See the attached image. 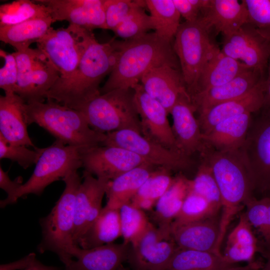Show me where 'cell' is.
<instances>
[{"instance_id":"cell-55","label":"cell","mask_w":270,"mask_h":270,"mask_svg":"<svg viewBox=\"0 0 270 270\" xmlns=\"http://www.w3.org/2000/svg\"><path fill=\"white\" fill-rule=\"evenodd\" d=\"M266 194V196H267L270 198V189Z\"/></svg>"},{"instance_id":"cell-1","label":"cell","mask_w":270,"mask_h":270,"mask_svg":"<svg viewBox=\"0 0 270 270\" xmlns=\"http://www.w3.org/2000/svg\"><path fill=\"white\" fill-rule=\"evenodd\" d=\"M117 56L108 78L100 88V94L117 90H133L149 70L168 65L180 67L171 41L155 32L124 41L116 40Z\"/></svg>"},{"instance_id":"cell-16","label":"cell","mask_w":270,"mask_h":270,"mask_svg":"<svg viewBox=\"0 0 270 270\" xmlns=\"http://www.w3.org/2000/svg\"><path fill=\"white\" fill-rule=\"evenodd\" d=\"M133 90L134 100L140 118L142 134L166 148L180 152L166 108L148 95L140 83Z\"/></svg>"},{"instance_id":"cell-36","label":"cell","mask_w":270,"mask_h":270,"mask_svg":"<svg viewBox=\"0 0 270 270\" xmlns=\"http://www.w3.org/2000/svg\"><path fill=\"white\" fill-rule=\"evenodd\" d=\"M144 2L150 12L154 32L161 38L172 41L181 24L180 15L172 0H146Z\"/></svg>"},{"instance_id":"cell-33","label":"cell","mask_w":270,"mask_h":270,"mask_svg":"<svg viewBox=\"0 0 270 270\" xmlns=\"http://www.w3.org/2000/svg\"><path fill=\"white\" fill-rule=\"evenodd\" d=\"M120 236V210L104 206L78 246L92 248L112 243Z\"/></svg>"},{"instance_id":"cell-17","label":"cell","mask_w":270,"mask_h":270,"mask_svg":"<svg viewBox=\"0 0 270 270\" xmlns=\"http://www.w3.org/2000/svg\"><path fill=\"white\" fill-rule=\"evenodd\" d=\"M82 179L74 203L73 242L76 246L100 212L102 199L110 181L94 177L84 170Z\"/></svg>"},{"instance_id":"cell-39","label":"cell","mask_w":270,"mask_h":270,"mask_svg":"<svg viewBox=\"0 0 270 270\" xmlns=\"http://www.w3.org/2000/svg\"><path fill=\"white\" fill-rule=\"evenodd\" d=\"M119 210L123 242L132 244L144 234L151 222L144 211L130 202L122 206Z\"/></svg>"},{"instance_id":"cell-50","label":"cell","mask_w":270,"mask_h":270,"mask_svg":"<svg viewBox=\"0 0 270 270\" xmlns=\"http://www.w3.org/2000/svg\"><path fill=\"white\" fill-rule=\"evenodd\" d=\"M268 75L266 78L264 90V102L262 108L270 110V56L268 66Z\"/></svg>"},{"instance_id":"cell-32","label":"cell","mask_w":270,"mask_h":270,"mask_svg":"<svg viewBox=\"0 0 270 270\" xmlns=\"http://www.w3.org/2000/svg\"><path fill=\"white\" fill-rule=\"evenodd\" d=\"M52 16L28 20L10 26H0V40L20 51L30 48L51 28Z\"/></svg>"},{"instance_id":"cell-20","label":"cell","mask_w":270,"mask_h":270,"mask_svg":"<svg viewBox=\"0 0 270 270\" xmlns=\"http://www.w3.org/2000/svg\"><path fill=\"white\" fill-rule=\"evenodd\" d=\"M130 244H106L84 249L74 245L70 252L72 260L64 270H118L126 260Z\"/></svg>"},{"instance_id":"cell-49","label":"cell","mask_w":270,"mask_h":270,"mask_svg":"<svg viewBox=\"0 0 270 270\" xmlns=\"http://www.w3.org/2000/svg\"><path fill=\"white\" fill-rule=\"evenodd\" d=\"M34 253H30L22 258L16 262L0 265V270H23L26 268L35 258Z\"/></svg>"},{"instance_id":"cell-47","label":"cell","mask_w":270,"mask_h":270,"mask_svg":"<svg viewBox=\"0 0 270 270\" xmlns=\"http://www.w3.org/2000/svg\"><path fill=\"white\" fill-rule=\"evenodd\" d=\"M210 0H172L180 16L186 21L192 22L198 20L199 13L208 5Z\"/></svg>"},{"instance_id":"cell-18","label":"cell","mask_w":270,"mask_h":270,"mask_svg":"<svg viewBox=\"0 0 270 270\" xmlns=\"http://www.w3.org/2000/svg\"><path fill=\"white\" fill-rule=\"evenodd\" d=\"M49 9L54 22L66 20L90 31L106 29L104 0H36Z\"/></svg>"},{"instance_id":"cell-11","label":"cell","mask_w":270,"mask_h":270,"mask_svg":"<svg viewBox=\"0 0 270 270\" xmlns=\"http://www.w3.org/2000/svg\"><path fill=\"white\" fill-rule=\"evenodd\" d=\"M101 145L119 146L137 154L153 166L171 172L188 170L192 164L191 158L170 149L131 130L106 134Z\"/></svg>"},{"instance_id":"cell-2","label":"cell","mask_w":270,"mask_h":270,"mask_svg":"<svg viewBox=\"0 0 270 270\" xmlns=\"http://www.w3.org/2000/svg\"><path fill=\"white\" fill-rule=\"evenodd\" d=\"M116 56L115 40L100 43L91 32L76 70L70 78L58 80L47 92L46 99L78 110L100 93V83L112 72Z\"/></svg>"},{"instance_id":"cell-30","label":"cell","mask_w":270,"mask_h":270,"mask_svg":"<svg viewBox=\"0 0 270 270\" xmlns=\"http://www.w3.org/2000/svg\"><path fill=\"white\" fill-rule=\"evenodd\" d=\"M154 166L146 164L126 172L108 182L106 194L105 206L120 210L130 203L138 190L154 170Z\"/></svg>"},{"instance_id":"cell-56","label":"cell","mask_w":270,"mask_h":270,"mask_svg":"<svg viewBox=\"0 0 270 270\" xmlns=\"http://www.w3.org/2000/svg\"><path fill=\"white\" fill-rule=\"evenodd\" d=\"M261 268H255V269H254L252 270H260Z\"/></svg>"},{"instance_id":"cell-3","label":"cell","mask_w":270,"mask_h":270,"mask_svg":"<svg viewBox=\"0 0 270 270\" xmlns=\"http://www.w3.org/2000/svg\"><path fill=\"white\" fill-rule=\"evenodd\" d=\"M200 156L210 164L220 194L218 243L221 244L235 216L254 198V188L248 163L241 149L219 151L205 145Z\"/></svg>"},{"instance_id":"cell-9","label":"cell","mask_w":270,"mask_h":270,"mask_svg":"<svg viewBox=\"0 0 270 270\" xmlns=\"http://www.w3.org/2000/svg\"><path fill=\"white\" fill-rule=\"evenodd\" d=\"M13 54L18 70L16 93L26 104L44 102L47 92L60 77L58 70L38 48Z\"/></svg>"},{"instance_id":"cell-19","label":"cell","mask_w":270,"mask_h":270,"mask_svg":"<svg viewBox=\"0 0 270 270\" xmlns=\"http://www.w3.org/2000/svg\"><path fill=\"white\" fill-rule=\"evenodd\" d=\"M196 111L186 90L180 94L170 112L178 150L190 158L195 153L200 154L205 146L198 120L194 116Z\"/></svg>"},{"instance_id":"cell-42","label":"cell","mask_w":270,"mask_h":270,"mask_svg":"<svg viewBox=\"0 0 270 270\" xmlns=\"http://www.w3.org/2000/svg\"><path fill=\"white\" fill-rule=\"evenodd\" d=\"M218 214H216L214 212L204 198L191 190L172 222L171 228L199 221Z\"/></svg>"},{"instance_id":"cell-10","label":"cell","mask_w":270,"mask_h":270,"mask_svg":"<svg viewBox=\"0 0 270 270\" xmlns=\"http://www.w3.org/2000/svg\"><path fill=\"white\" fill-rule=\"evenodd\" d=\"M92 31L70 24L66 28L51 27L36 43L58 70V80L70 78L80 62L86 40Z\"/></svg>"},{"instance_id":"cell-8","label":"cell","mask_w":270,"mask_h":270,"mask_svg":"<svg viewBox=\"0 0 270 270\" xmlns=\"http://www.w3.org/2000/svg\"><path fill=\"white\" fill-rule=\"evenodd\" d=\"M210 28L200 16L196 21L181 23L173 46L188 93L196 90L202 68L218 48L212 42Z\"/></svg>"},{"instance_id":"cell-41","label":"cell","mask_w":270,"mask_h":270,"mask_svg":"<svg viewBox=\"0 0 270 270\" xmlns=\"http://www.w3.org/2000/svg\"><path fill=\"white\" fill-rule=\"evenodd\" d=\"M244 212L248 220L262 238L270 252V198L264 196L260 199L252 198L246 205Z\"/></svg>"},{"instance_id":"cell-22","label":"cell","mask_w":270,"mask_h":270,"mask_svg":"<svg viewBox=\"0 0 270 270\" xmlns=\"http://www.w3.org/2000/svg\"><path fill=\"white\" fill-rule=\"evenodd\" d=\"M140 84L169 114L180 94L187 90L181 70L168 65L149 70L142 76Z\"/></svg>"},{"instance_id":"cell-38","label":"cell","mask_w":270,"mask_h":270,"mask_svg":"<svg viewBox=\"0 0 270 270\" xmlns=\"http://www.w3.org/2000/svg\"><path fill=\"white\" fill-rule=\"evenodd\" d=\"M200 158L196 176L191 180L192 191L204 198L216 214H220L221 196L218 185L208 162L203 157Z\"/></svg>"},{"instance_id":"cell-7","label":"cell","mask_w":270,"mask_h":270,"mask_svg":"<svg viewBox=\"0 0 270 270\" xmlns=\"http://www.w3.org/2000/svg\"><path fill=\"white\" fill-rule=\"evenodd\" d=\"M82 149L66 145L57 140L44 148L31 176L10 196L0 200V208L15 204L18 198H26L29 194L40 196L48 185L82 167Z\"/></svg>"},{"instance_id":"cell-54","label":"cell","mask_w":270,"mask_h":270,"mask_svg":"<svg viewBox=\"0 0 270 270\" xmlns=\"http://www.w3.org/2000/svg\"><path fill=\"white\" fill-rule=\"evenodd\" d=\"M118 270H130V268H125L122 265Z\"/></svg>"},{"instance_id":"cell-52","label":"cell","mask_w":270,"mask_h":270,"mask_svg":"<svg viewBox=\"0 0 270 270\" xmlns=\"http://www.w3.org/2000/svg\"><path fill=\"white\" fill-rule=\"evenodd\" d=\"M262 264L258 261H253L248 263V264L244 266H237L234 264L228 266L223 270H252L256 268H261Z\"/></svg>"},{"instance_id":"cell-23","label":"cell","mask_w":270,"mask_h":270,"mask_svg":"<svg viewBox=\"0 0 270 270\" xmlns=\"http://www.w3.org/2000/svg\"><path fill=\"white\" fill-rule=\"evenodd\" d=\"M265 78L248 94L222 102L198 112V120L203 134L228 118L246 113L254 114L263 106Z\"/></svg>"},{"instance_id":"cell-43","label":"cell","mask_w":270,"mask_h":270,"mask_svg":"<svg viewBox=\"0 0 270 270\" xmlns=\"http://www.w3.org/2000/svg\"><path fill=\"white\" fill-rule=\"evenodd\" d=\"M44 148L31 150L28 146L8 143L0 136V158L8 159L16 162L21 167L26 169L36 164Z\"/></svg>"},{"instance_id":"cell-46","label":"cell","mask_w":270,"mask_h":270,"mask_svg":"<svg viewBox=\"0 0 270 270\" xmlns=\"http://www.w3.org/2000/svg\"><path fill=\"white\" fill-rule=\"evenodd\" d=\"M0 55L4 60V66L0 69V88L4 93H16L18 76L16 58L13 53L8 54L2 50Z\"/></svg>"},{"instance_id":"cell-6","label":"cell","mask_w":270,"mask_h":270,"mask_svg":"<svg viewBox=\"0 0 270 270\" xmlns=\"http://www.w3.org/2000/svg\"><path fill=\"white\" fill-rule=\"evenodd\" d=\"M91 128L107 134L131 130L142 134L140 118L134 100V90H114L98 94L79 110Z\"/></svg>"},{"instance_id":"cell-29","label":"cell","mask_w":270,"mask_h":270,"mask_svg":"<svg viewBox=\"0 0 270 270\" xmlns=\"http://www.w3.org/2000/svg\"><path fill=\"white\" fill-rule=\"evenodd\" d=\"M254 228L244 212L240 215L236 225L228 234L224 252V260L230 264L238 262H253L259 250L258 240Z\"/></svg>"},{"instance_id":"cell-35","label":"cell","mask_w":270,"mask_h":270,"mask_svg":"<svg viewBox=\"0 0 270 270\" xmlns=\"http://www.w3.org/2000/svg\"><path fill=\"white\" fill-rule=\"evenodd\" d=\"M231 266L214 254L179 248L164 270H223Z\"/></svg>"},{"instance_id":"cell-37","label":"cell","mask_w":270,"mask_h":270,"mask_svg":"<svg viewBox=\"0 0 270 270\" xmlns=\"http://www.w3.org/2000/svg\"><path fill=\"white\" fill-rule=\"evenodd\" d=\"M51 16L48 8L36 0H18L0 6V26Z\"/></svg>"},{"instance_id":"cell-4","label":"cell","mask_w":270,"mask_h":270,"mask_svg":"<svg viewBox=\"0 0 270 270\" xmlns=\"http://www.w3.org/2000/svg\"><path fill=\"white\" fill-rule=\"evenodd\" d=\"M28 125L34 123L66 145L87 148L101 144L106 134L89 126L82 112L54 100L26 104Z\"/></svg>"},{"instance_id":"cell-12","label":"cell","mask_w":270,"mask_h":270,"mask_svg":"<svg viewBox=\"0 0 270 270\" xmlns=\"http://www.w3.org/2000/svg\"><path fill=\"white\" fill-rule=\"evenodd\" d=\"M252 114L245 142L240 148L248 163L254 192L270 189V110L262 108Z\"/></svg>"},{"instance_id":"cell-40","label":"cell","mask_w":270,"mask_h":270,"mask_svg":"<svg viewBox=\"0 0 270 270\" xmlns=\"http://www.w3.org/2000/svg\"><path fill=\"white\" fill-rule=\"evenodd\" d=\"M144 6H146L144 0H139V4L113 30L117 36L128 40L142 36L150 30H154L152 18L146 14Z\"/></svg>"},{"instance_id":"cell-14","label":"cell","mask_w":270,"mask_h":270,"mask_svg":"<svg viewBox=\"0 0 270 270\" xmlns=\"http://www.w3.org/2000/svg\"><path fill=\"white\" fill-rule=\"evenodd\" d=\"M81 160L84 170L108 180L138 166L150 164L124 148L101 144L82 149Z\"/></svg>"},{"instance_id":"cell-31","label":"cell","mask_w":270,"mask_h":270,"mask_svg":"<svg viewBox=\"0 0 270 270\" xmlns=\"http://www.w3.org/2000/svg\"><path fill=\"white\" fill-rule=\"evenodd\" d=\"M191 190V179L182 174L174 177L171 186L158 200L152 212L156 226H171Z\"/></svg>"},{"instance_id":"cell-45","label":"cell","mask_w":270,"mask_h":270,"mask_svg":"<svg viewBox=\"0 0 270 270\" xmlns=\"http://www.w3.org/2000/svg\"><path fill=\"white\" fill-rule=\"evenodd\" d=\"M138 4L139 0H104L106 29L113 31Z\"/></svg>"},{"instance_id":"cell-15","label":"cell","mask_w":270,"mask_h":270,"mask_svg":"<svg viewBox=\"0 0 270 270\" xmlns=\"http://www.w3.org/2000/svg\"><path fill=\"white\" fill-rule=\"evenodd\" d=\"M222 52L242 60L251 69L265 76L270 56V42L249 22L233 34L224 36Z\"/></svg>"},{"instance_id":"cell-13","label":"cell","mask_w":270,"mask_h":270,"mask_svg":"<svg viewBox=\"0 0 270 270\" xmlns=\"http://www.w3.org/2000/svg\"><path fill=\"white\" fill-rule=\"evenodd\" d=\"M178 249L171 226L151 222L144 234L130 245L126 261L131 270H164Z\"/></svg>"},{"instance_id":"cell-21","label":"cell","mask_w":270,"mask_h":270,"mask_svg":"<svg viewBox=\"0 0 270 270\" xmlns=\"http://www.w3.org/2000/svg\"><path fill=\"white\" fill-rule=\"evenodd\" d=\"M220 214L202 220L171 228L179 248L208 252L222 256L218 249Z\"/></svg>"},{"instance_id":"cell-24","label":"cell","mask_w":270,"mask_h":270,"mask_svg":"<svg viewBox=\"0 0 270 270\" xmlns=\"http://www.w3.org/2000/svg\"><path fill=\"white\" fill-rule=\"evenodd\" d=\"M265 78L260 71L250 70L222 85L195 93L190 96L199 112L217 104L248 94Z\"/></svg>"},{"instance_id":"cell-5","label":"cell","mask_w":270,"mask_h":270,"mask_svg":"<svg viewBox=\"0 0 270 270\" xmlns=\"http://www.w3.org/2000/svg\"><path fill=\"white\" fill-rule=\"evenodd\" d=\"M62 180L65 183L62 194L50 212L40 220L42 238L37 249L40 254L48 251L56 254L66 265L72 260L74 203L82 179L74 170Z\"/></svg>"},{"instance_id":"cell-53","label":"cell","mask_w":270,"mask_h":270,"mask_svg":"<svg viewBox=\"0 0 270 270\" xmlns=\"http://www.w3.org/2000/svg\"><path fill=\"white\" fill-rule=\"evenodd\" d=\"M260 252L266 260L260 270H270V252L265 250Z\"/></svg>"},{"instance_id":"cell-28","label":"cell","mask_w":270,"mask_h":270,"mask_svg":"<svg viewBox=\"0 0 270 270\" xmlns=\"http://www.w3.org/2000/svg\"><path fill=\"white\" fill-rule=\"evenodd\" d=\"M250 70L252 69L224 54L218 47L202 68L193 94L222 85Z\"/></svg>"},{"instance_id":"cell-27","label":"cell","mask_w":270,"mask_h":270,"mask_svg":"<svg viewBox=\"0 0 270 270\" xmlns=\"http://www.w3.org/2000/svg\"><path fill=\"white\" fill-rule=\"evenodd\" d=\"M253 114L246 113L226 120L203 134L205 145L215 150L228 151L244 146Z\"/></svg>"},{"instance_id":"cell-44","label":"cell","mask_w":270,"mask_h":270,"mask_svg":"<svg viewBox=\"0 0 270 270\" xmlns=\"http://www.w3.org/2000/svg\"><path fill=\"white\" fill-rule=\"evenodd\" d=\"M248 22L270 42V0H244Z\"/></svg>"},{"instance_id":"cell-25","label":"cell","mask_w":270,"mask_h":270,"mask_svg":"<svg viewBox=\"0 0 270 270\" xmlns=\"http://www.w3.org/2000/svg\"><path fill=\"white\" fill-rule=\"evenodd\" d=\"M26 102L16 93L0 96V136L8 143L35 146L29 136L24 106Z\"/></svg>"},{"instance_id":"cell-51","label":"cell","mask_w":270,"mask_h":270,"mask_svg":"<svg viewBox=\"0 0 270 270\" xmlns=\"http://www.w3.org/2000/svg\"><path fill=\"white\" fill-rule=\"evenodd\" d=\"M23 270H60V268L56 266H46L36 258Z\"/></svg>"},{"instance_id":"cell-34","label":"cell","mask_w":270,"mask_h":270,"mask_svg":"<svg viewBox=\"0 0 270 270\" xmlns=\"http://www.w3.org/2000/svg\"><path fill=\"white\" fill-rule=\"evenodd\" d=\"M171 172L164 168L154 169L139 188L130 203L144 211L154 208L158 200L173 182L174 177L172 176Z\"/></svg>"},{"instance_id":"cell-26","label":"cell","mask_w":270,"mask_h":270,"mask_svg":"<svg viewBox=\"0 0 270 270\" xmlns=\"http://www.w3.org/2000/svg\"><path fill=\"white\" fill-rule=\"evenodd\" d=\"M202 12L200 17L209 28H214L224 36L233 34L248 22V10L242 0H210Z\"/></svg>"},{"instance_id":"cell-48","label":"cell","mask_w":270,"mask_h":270,"mask_svg":"<svg viewBox=\"0 0 270 270\" xmlns=\"http://www.w3.org/2000/svg\"><path fill=\"white\" fill-rule=\"evenodd\" d=\"M8 172H4L0 166V188L7 194V196H10L23 184L22 176H18L12 180L8 175Z\"/></svg>"}]
</instances>
